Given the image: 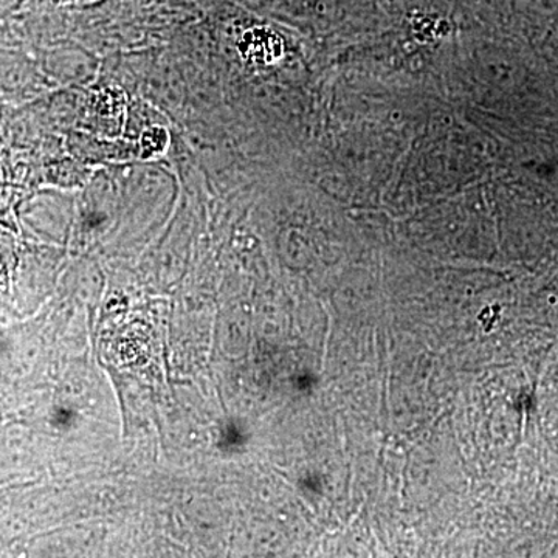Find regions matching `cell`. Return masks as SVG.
I'll return each mask as SVG.
<instances>
[{
  "mask_svg": "<svg viewBox=\"0 0 558 558\" xmlns=\"http://www.w3.org/2000/svg\"><path fill=\"white\" fill-rule=\"evenodd\" d=\"M167 131L161 130V128H153V130L146 131L142 137L143 150H145V154H148V156L161 153L165 146H167Z\"/></svg>",
  "mask_w": 558,
  "mask_h": 558,
  "instance_id": "1",
  "label": "cell"
},
{
  "mask_svg": "<svg viewBox=\"0 0 558 558\" xmlns=\"http://www.w3.org/2000/svg\"><path fill=\"white\" fill-rule=\"evenodd\" d=\"M11 270V245L9 241L0 240V286L9 282Z\"/></svg>",
  "mask_w": 558,
  "mask_h": 558,
  "instance_id": "2",
  "label": "cell"
}]
</instances>
